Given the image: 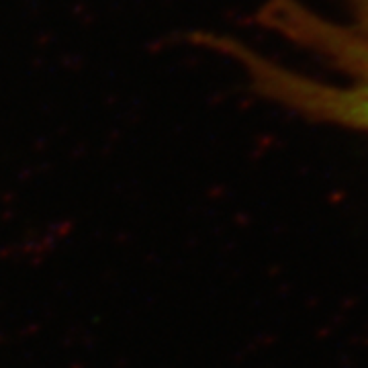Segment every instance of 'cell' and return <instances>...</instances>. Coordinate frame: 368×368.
Returning <instances> with one entry per match:
<instances>
[{"label":"cell","instance_id":"cell-1","mask_svg":"<svg viewBox=\"0 0 368 368\" xmlns=\"http://www.w3.org/2000/svg\"><path fill=\"white\" fill-rule=\"evenodd\" d=\"M327 17L299 0H266L258 21L309 52L327 76H311L232 45L260 94L317 123L368 135V0H342Z\"/></svg>","mask_w":368,"mask_h":368}]
</instances>
